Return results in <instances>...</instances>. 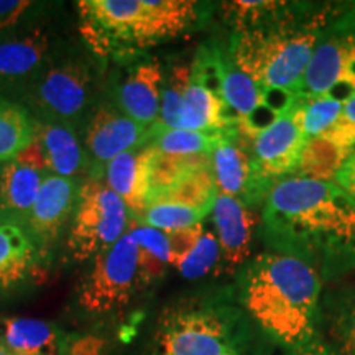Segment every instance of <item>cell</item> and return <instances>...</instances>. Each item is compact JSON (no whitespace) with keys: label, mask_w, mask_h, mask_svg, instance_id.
I'll use <instances>...</instances> for the list:
<instances>
[{"label":"cell","mask_w":355,"mask_h":355,"mask_svg":"<svg viewBox=\"0 0 355 355\" xmlns=\"http://www.w3.org/2000/svg\"><path fill=\"white\" fill-rule=\"evenodd\" d=\"M261 241L331 279L355 270V199L334 181L288 176L272 186L261 212Z\"/></svg>","instance_id":"1"},{"label":"cell","mask_w":355,"mask_h":355,"mask_svg":"<svg viewBox=\"0 0 355 355\" xmlns=\"http://www.w3.org/2000/svg\"><path fill=\"white\" fill-rule=\"evenodd\" d=\"M237 288L243 309L270 339L288 350L313 343L322 290L313 266L268 250L242 266Z\"/></svg>","instance_id":"2"},{"label":"cell","mask_w":355,"mask_h":355,"mask_svg":"<svg viewBox=\"0 0 355 355\" xmlns=\"http://www.w3.org/2000/svg\"><path fill=\"white\" fill-rule=\"evenodd\" d=\"M193 0H81V33L99 56H127L183 37L206 20Z\"/></svg>","instance_id":"3"},{"label":"cell","mask_w":355,"mask_h":355,"mask_svg":"<svg viewBox=\"0 0 355 355\" xmlns=\"http://www.w3.org/2000/svg\"><path fill=\"white\" fill-rule=\"evenodd\" d=\"M321 37L319 20L306 24L295 15L260 28L234 32L227 53L261 92L282 91L301 97L306 69Z\"/></svg>","instance_id":"4"},{"label":"cell","mask_w":355,"mask_h":355,"mask_svg":"<svg viewBox=\"0 0 355 355\" xmlns=\"http://www.w3.org/2000/svg\"><path fill=\"white\" fill-rule=\"evenodd\" d=\"M242 316L222 303L173 309L162 321L157 355H225L241 350Z\"/></svg>","instance_id":"5"},{"label":"cell","mask_w":355,"mask_h":355,"mask_svg":"<svg viewBox=\"0 0 355 355\" xmlns=\"http://www.w3.org/2000/svg\"><path fill=\"white\" fill-rule=\"evenodd\" d=\"M96 96V71L86 58L55 60L25 89V99L38 121L68 123L78 130Z\"/></svg>","instance_id":"6"},{"label":"cell","mask_w":355,"mask_h":355,"mask_svg":"<svg viewBox=\"0 0 355 355\" xmlns=\"http://www.w3.org/2000/svg\"><path fill=\"white\" fill-rule=\"evenodd\" d=\"M127 206L99 176L81 184L78 206L69 224L66 250L73 261L94 260L114 247L130 227Z\"/></svg>","instance_id":"7"},{"label":"cell","mask_w":355,"mask_h":355,"mask_svg":"<svg viewBox=\"0 0 355 355\" xmlns=\"http://www.w3.org/2000/svg\"><path fill=\"white\" fill-rule=\"evenodd\" d=\"M139 252L130 232L92 260L78 286V306L89 316H107L130 304L144 290Z\"/></svg>","instance_id":"8"},{"label":"cell","mask_w":355,"mask_h":355,"mask_svg":"<svg viewBox=\"0 0 355 355\" xmlns=\"http://www.w3.org/2000/svg\"><path fill=\"white\" fill-rule=\"evenodd\" d=\"M355 96V25L343 17L322 33L306 69L301 97H331L345 102Z\"/></svg>","instance_id":"9"},{"label":"cell","mask_w":355,"mask_h":355,"mask_svg":"<svg viewBox=\"0 0 355 355\" xmlns=\"http://www.w3.org/2000/svg\"><path fill=\"white\" fill-rule=\"evenodd\" d=\"M211 170L217 193L235 198L254 209L265 202L275 183L265 180L257 168L250 139L237 127L227 128L211 153Z\"/></svg>","instance_id":"10"},{"label":"cell","mask_w":355,"mask_h":355,"mask_svg":"<svg viewBox=\"0 0 355 355\" xmlns=\"http://www.w3.org/2000/svg\"><path fill=\"white\" fill-rule=\"evenodd\" d=\"M150 128H146L112 104H102L89 117L84 132L89 165L96 168L97 175H104V168L119 155L148 144Z\"/></svg>","instance_id":"11"},{"label":"cell","mask_w":355,"mask_h":355,"mask_svg":"<svg viewBox=\"0 0 355 355\" xmlns=\"http://www.w3.org/2000/svg\"><path fill=\"white\" fill-rule=\"evenodd\" d=\"M55 37L42 25L0 40V86L25 89L55 61Z\"/></svg>","instance_id":"12"},{"label":"cell","mask_w":355,"mask_h":355,"mask_svg":"<svg viewBox=\"0 0 355 355\" xmlns=\"http://www.w3.org/2000/svg\"><path fill=\"white\" fill-rule=\"evenodd\" d=\"M81 184L76 180L50 173L43 181L25 222L26 230L32 234L43 255L56 245L64 227L73 220Z\"/></svg>","instance_id":"13"},{"label":"cell","mask_w":355,"mask_h":355,"mask_svg":"<svg viewBox=\"0 0 355 355\" xmlns=\"http://www.w3.org/2000/svg\"><path fill=\"white\" fill-rule=\"evenodd\" d=\"M50 175L37 141L0 170V220L24 224L43 181Z\"/></svg>","instance_id":"14"},{"label":"cell","mask_w":355,"mask_h":355,"mask_svg":"<svg viewBox=\"0 0 355 355\" xmlns=\"http://www.w3.org/2000/svg\"><path fill=\"white\" fill-rule=\"evenodd\" d=\"M211 217L220 247V266L217 275L234 273L250 260L252 243L260 219L252 207L220 193H217Z\"/></svg>","instance_id":"15"},{"label":"cell","mask_w":355,"mask_h":355,"mask_svg":"<svg viewBox=\"0 0 355 355\" xmlns=\"http://www.w3.org/2000/svg\"><path fill=\"white\" fill-rule=\"evenodd\" d=\"M306 144L308 140L293 119L291 110L250 140L257 168L272 183L295 175Z\"/></svg>","instance_id":"16"},{"label":"cell","mask_w":355,"mask_h":355,"mask_svg":"<svg viewBox=\"0 0 355 355\" xmlns=\"http://www.w3.org/2000/svg\"><path fill=\"white\" fill-rule=\"evenodd\" d=\"M163 81L165 73L158 60L135 61L119 81L115 107L140 125L152 128L159 119Z\"/></svg>","instance_id":"17"},{"label":"cell","mask_w":355,"mask_h":355,"mask_svg":"<svg viewBox=\"0 0 355 355\" xmlns=\"http://www.w3.org/2000/svg\"><path fill=\"white\" fill-rule=\"evenodd\" d=\"M43 257L24 224L0 220V298L32 282L40 272Z\"/></svg>","instance_id":"18"},{"label":"cell","mask_w":355,"mask_h":355,"mask_svg":"<svg viewBox=\"0 0 355 355\" xmlns=\"http://www.w3.org/2000/svg\"><path fill=\"white\" fill-rule=\"evenodd\" d=\"M157 150L145 144L114 158L104 168L105 184L122 199L135 219L146 207L150 191V168Z\"/></svg>","instance_id":"19"},{"label":"cell","mask_w":355,"mask_h":355,"mask_svg":"<svg viewBox=\"0 0 355 355\" xmlns=\"http://www.w3.org/2000/svg\"><path fill=\"white\" fill-rule=\"evenodd\" d=\"M35 141L51 175L76 180L89 168V158L78 130L68 123L35 119Z\"/></svg>","instance_id":"20"},{"label":"cell","mask_w":355,"mask_h":355,"mask_svg":"<svg viewBox=\"0 0 355 355\" xmlns=\"http://www.w3.org/2000/svg\"><path fill=\"white\" fill-rule=\"evenodd\" d=\"M64 332L37 318L0 316V343L17 355H58Z\"/></svg>","instance_id":"21"},{"label":"cell","mask_w":355,"mask_h":355,"mask_svg":"<svg viewBox=\"0 0 355 355\" xmlns=\"http://www.w3.org/2000/svg\"><path fill=\"white\" fill-rule=\"evenodd\" d=\"M216 196L217 186L209 163V165L199 166L196 170L186 173V175L181 176L180 180H176L171 186H168L166 189L150 196L146 204L176 202L194 207V209L206 212V214H211Z\"/></svg>","instance_id":"22"},{"label":"cell","mask_w":355,"mask_h":355,"mask_svg":"<svg viewBox=\"0 0 355 355\" xmlns=\"http://www.w3.org/2000/svg\"><path fill=\"white\" fill-rule=\"evenodd\" d=\"M35 140V117L20 102L0 94V166L19 157Z\"/></svg>","instance_id":"23"},{"label":"cell","mask_w":355,"mask_h":355,"mask_svg":"<svg viewBox=\"0 0 355 355\" xmlns=\"http://www.w3.org/2000/svg\"><path fill=\"white\" fill-rule=\"evenodd\" d=\"M301 3L270 2V0H235L222 3L225 20L234 26V32L260 28V26L275 24V21L290 19L303 12Z\"/></svg>","instance_id":"24"},{"label":"cell","mask_w":355,"mask_h":355,"mask_svg":"<svg viewBox=\"0 0 355 355\" xmlns=\"http://www.w3.org/2000/svg\"><path fill=\"white\" fill-rule=\"evenodd\" d=\"M128 232L137 243L139 252V266L144 286L153 285L165 277L166 268L171 266L170 261V243L162 230L146 227L137 220L130 222Z\"/></svg>","instance_id":"25"},{"label":"cell","mask_w":355,"mask_h":355,"mask_svg":"<svg viewBox=\"0 0 355 355\" xmlns=\"http://www.w3.org/2000/svg\"><path fill=\"white\" fill-rule=\"evenodd\" d=\"M225 132V130H224ZM224 132H196L184 128H168L159 123L150 128L148 144L166 155H211L224 137Z\"/></svg>","instance_id":"26"},{"label":"cell","mask_w":355,"mask_h":355,"mask_svg":"<svg viewBox=\"0 0 355 355\" xmlns=\"http://www.w3.org/2000/svg\"><path fill=\"white\" fill-rule=\"evenodd\" d=\"M344 102L331 97H303L291 109L295 122L306 140L318 139L329 132L343 114Z\"/></svg>","instance_id":"27"},{"label":"cell","mask_w":355,"mask_h":355,"mask_svg":"<svg viewBox=\"0 0 355 355\" xmlns=\"http://www.w3.org/2000/svg\"><path fill=\"white\" fill-rule=\"evenodd\" d=\"M206 212L194 209V207L184 206L176 202H150L146 204L144 212L135 219L139 224L152 227L162 232L170 234L175 230L188 229L202 222Z\"/></svg>","instance_id":"28"},{"label":"cell","mask_w":355,"mask_h":355,"mask_svg":"<svg viewBox=\"0 0 355 355\" xmlns=\"http://www.w3.org/2000/svg\"><path fill=\"white\" fill-rule=\"evenodd\" d=\"M220 266V247L214 229L204 230L199 237L196 247L191 250V254L176 266L180 275L189 282L201 279L207 275H217Z\"/></svg>","instance_id":"29"},{"label":"cell","mask_w":355,"mask_h":355,"mask_svg":"<svg viewBox=\"0 0 355 355\" xmlns=\"http://www.w3.org/2000/svg\"><path fill=\"white\" fill-rule=\"evenodd\" d=\"M191 66L176 64L173 66L168 76L163 81L162 89V107H159L158 122L162 127L176 128L178 117H180L181 104L189 86Z\"/></svg>","instance_id":"30"},{"label":"cell","mask_w":355,"mask_h":355,"mask_svg":"<svg viewBox=\"0 0 355 355\" xmlns=\"http://www.w3.org/2000/svg\"><path fill=\"white\" fill-rule=\"evenodd\" d=\"M332 332L345 355H355V288L340 293L332 313Z\"/></svg>","instance_id":"31"},{"label":"cell","mask_w":355,"mask_h":355,"mask_svg":"<svg viewBox=\"0 0 355 355\" xmlns=\"http://www.w3.org/2000/svg\"><path fill=\"white\" fill-rule=\"evenodd\" d=\"M43 10V3L32 0H0V40L30 28V21Z\"/></svg>","instance_id":"32"},{"label":"cell","mask_w":355,"mask_h":355,"mask_svg":"<svg viewBox=\"0 0 355 355\" xmlns=\"http://www.w3.org/2000/svg\"><path fill=\"white\" fill-rule=\"evenodd\" d=\"M58 355H110V344L96 332H69L61 339Z\"/></svg>","instance_id":"33"},{"label":"cell","mask_w":355,"mask_h":355,"mask_svg":"<svg viewBox=\"0 0 355 355\" xmlns=\"http://www.w3.org/2000/svg\"><path fill=\"white\" fill-rule=\"evenodd\" d=\"M321 137L343 148L345 153H349V157L355 152V96L344 102V109L339 121L334 123V127L329 132H326Z\"/></svg>","instance_id":"34"},{"label":"cell","mask_w":355,"mask_h":355,"mask_svg":"<svg viewBox=\"0 0 355 355\" xmlns=\"http://www.w3.org/2000/svg\"><path fill=\"white\" fill-rule=\"evenodd\" d=\"M202 230H204V224L202 222H199V224L193 225V227L175 230V232L166 234L168 243H170L171 266H175L176 268V266L191 254V250L196 247V243L199 241V237H201Z\"/></svg>","instance_id":"35"},{"label":"cell","mask_w":355,"mask_h":355,"mask_svg":"<svg viewBox=\"0 0 355 355\" xmlns=\"http://www.w3.org/2000/svg\"><path fill=\"white\" fill-rule=\"evenodd\" d=\"M334 183L340 186L350 198L355 199V152L345 159L339 171L336 173Z\"/></svg>","instance_id":"36"},{"label":"cell","mask_w":355,"mask_h":355,"mask_svg":"<svg viewBox=\"0 0 355 355\" xmlns=\"http://www.w3.org/2000/svg\"><path fill=\"white\" fill-rule=\"evenodd\" d=\"M290 355H345L343 350H334L329 345L319 343V340L314 339L313 343L303 345V347L290 350Z\"/></svg>","instance_id":"37"},{"label":"cell","mask_w":355,"mask_h":355,"mask_svg":"<svg viewBox=\"0 0 355 355\" xmlns=\"http://www.w3.org/2000/svg\"><path fill=\"white\" fill-rule=\"evenodd\" d=\"M340 17H343L344 20H347V21H350V24L355 25V6L352 8H349V10L345 12L344 15H340Z\"/></svg>","instance_id":"38"},{"label":"cell","mask_w":355,"mask_h":355,"mask_svg":"<svg viewBox=\"0 0 355 355\" xmlns=\"http://www.w3.org/2000/svg\"><path fill=\"white\" fill-rule=\"evenodd\" d=\"M0 355H17V354H15V352H12V350L8 349L6 344L0 343Z\"/></svg>","instance_id":"39"},{"label":"cell","mask_w":355,"mask_h":355,"mask_svg":"<svg viewBox=\"0 0 355 355\" xmlns=\"http://www.w3.org/2000/svg\"><path fill=\"white\" fill-rule=\"evenodd\" d=\"M0 170H2V166H0Z\"/></svg>","instance_id":"40"}]
</instances>
